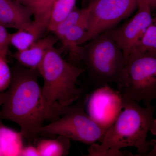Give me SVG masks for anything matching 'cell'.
<instances>
[{
	"label": "cell",
	"mask_w": 156,
	"mask_h": 156,
	"mask_svg": "<svg viewBox=\"0 0 156 156\" xmlns=\"http://www.w3.org/2000/svg\"><path fill=\"white\" fill-rule=\"evenodd\" d=\"M3 156L2 151V147H1V144H0V156Z\"/></svg>",
	"instance_id": "26"
},
{
	"label": "cell",
	"mask_w": 156,
	"mask_h": 156,
	"mask_svg": "<svg viewBox=\"0 0 156 156\" xmlns=\"http://www.w3.org/2000/svg\"><path fill=\"white\" fill-rule=\"evenodd\" d=\"M88 42L78 46L74 53L86 65L92 85L95 89L114 83L119 88L125 76L126 59L110 30Z\"/></svg>",
	"instance_id": "3"
},
{
	"label": "cell",
	"mask_w": 156,
	"mask_h": 156,
	"mask_svg": "<svg viewBox=\"0 0 156 156\" xmlns=\"http://www.w3.org/2000/svg\"><path fill=\"white\" fill-rule=\"evenodd\" d=\"M87 98L79 99L74 105L69 106L62 117L40 128L39 135H62L90 145L100 141L106 131L85 111Z\"/></svg>",
	"instance_id": "6"
},
{
	"label": "cell",
	"mask_w": 156,
	"mask_h": 156,
	"mask_svg": "<svg viewBox=\"0 0 156 156\" xmlns=\"http://www.w3.org/2000/svg\"><path fill=\"white\" fill-rule=\"evenodd\" d=\"M71 144L69 138L58 135L55 139L41 140L37 147L40 156H65L69 153Z\"/></svg>",
	"instance_id": "15"
},
{
	"label": "cell",
	"mask_w": 156,
	"mask_h": 156,
	"mask_svg": "<svg viewBox=\"0 0 156 156\" xmlns=\"http://www.w3.org/2000/svg\"><path fill=\"white\" fill-rule=\"evenodd\" d=\"M37 70L44 80L43 93L51 106L72 105L83 92L76 83L86 70L66 61L61 51L54 47L47 52Z\"/></svg>",
	"instance_id": "4"
},
{
	"label": "cell",
	"mask_w": 156,
	"mask_h": 156,
	"mask_svg": "<svg viewBox=\"0 0 156 156\" xmlns=\"http://www.w3.org/2000/svg\"><path fill=\"white\" fill-rule=\"evenodd\" d=\"M135 50L156 53V14L152 17L151 24L140 39Z\"/></svg>",
	"instance_id": "19"
},
{
	"label": "cell",
	"mask_w": 156,
	"mask_h": 156,
	"mask_svg": "<svg viewBox=\"0 0 156 156\" xmlns=\"http://www.w3.org/2000/svg\"><path fill=\"white\" fill-rule=\"evenodd\" d=\"M20 156H40L37 147L32 145L23 147Z\"/></svg>",
	"instance_id": "22"
},
{
	"label": "cell",
	"mask_w": 156,
	"mask_h": 156,
	"mask_svg": "<svg viewBox=\"0 0 156 156\" xmlns=\"http://www.w3.org/2000/svg\"><path fill=\"white\" fill-rule=\"evenodd\" d=\"M123 101L119 91L115 90L108 85L99 87L87 96V113L106 131L122 110Z\"/></svg>",
	"instance_id": "8"
},
{
	"label": "cell",
	"mask_w": 156,
	"mask_h": 156,
	"mask_svg": "<svg viewBox=\"0 0 156 156\" xmlns=\"http://www.w3.org/2000/svg\"><path fill=\"white\" fill-rule=\"evenodd\" d=\"M58 40L55 35L41 38L27 49L14 53L12 57L26 67L38 69L47 52L54 47Z\"/></svg>",
	"instance_id": "11"
},
{
	"label": "cell",
	"mask_w": 156,
	"mask_h": 156,
	"mask_svg": "<svg viewBox=\"0 0 156 156\" xmlns=\"http://www.w3.org/2000/svg\"><path fill=\"white\" fill-rule=\"evenodd\" d=\"M11 83L5 101L0 111L2 119L19 125L23 138L32 142L46 120L58 119L68 106L48 104L38 82L37 69L17 63L11 69Z\"/></svg>",
	"instance_id": "1"
},
{
	"label": "cell",
	"mask_w": 156,
	"mask_h": 156,
	"mask_svg": "<svg viewBox=\"0 0 156 156\" xmlns=\"http://www.w3.org/2000/svg\"><path fill=\"white\" fill-rule=\"evenodd\" d=\"M138 1H142V2H145L147 3V4H148L149 5V3L151 0H138Z\"/></svg>",
	"instance_id": "25"
},
{
	"label": "cell",
	"mask_w": 156,
	"mask_h": 156,
	"mask_svg": "<svg viewBox=\"0 0 156 156\" xmlns=\"http://www.w3.org/2000/svg\"><path fill=\"white\" fill-rule=\"evenodd\" d=\"M76 0H53L47 30L53 33L57 26L76 7Z\"/></svg>",
	"instance_id": "16"
},
{
	"label": "cell",
	"mask_w": 156,
	"mask_h": 156,
	"mask_svg": "<svg viewBox=\"0 0 156 156\" xmlns=\"http://www.w3.org/2000/svg\"><path fill=\"white\" fill-rule=\"evenodd\" d=\"M7 55L0 53V92L9 88L11 83V71L7 63Z\"/></svg>",
	"instance_id": "20"
},
{
	"label": "cell",
	"mask_w": 156,
	"mask_h": 156,
	"mask_svg": "<svg viewBox=\"0 0 156 156\" xmlns=\"http://www.w3.org/2000/svg\"><path fill=\"white\" fill-rule=\"evenodd\" d=\"M7 97V92H0V106L2 105L5 101Z\"/></svg>",
	"instance_id": "24"
},
{
	"label": "cell",
	"mask_w": 156,
	"mask_h": 156,
	"mask_svg": "<svg viewBox=\"0 0 156 156\" xmlns=\"http://www.w3.org/2000/svg\"><path fill=\"white\" fill-rule=\"evenodd\" d=\"M32 17L30 9L15 0H0V23L6 28H29L33 23Z\"/></svg>",
	"instance_id": "10"
},
{
	"label": "cell",
	"mask_w": 156,
	"mask_h": 156,
	"mask_svg": "<svg viewBox=\"0 0 156 156\" xmlns=\"http://www.w3.org/2000/svg\"><path fill=\"white\" fill-rule=\"evenodd\" d=\"M151 141L152 144L151 149L144 156H156V140L152 139Z\"/></svg>",
	"instance_id": "23"
},
{
	"label": "cell",
	"mask_w": 156,
	"mask_h": 156,
	"mask_svg": "<svg viewBox=\"0 0 156 156\" xmlns=\"http://www.w3.org/2000/svg\"><path fill=\"white\" fill-rule=\"evenodd\" d=\"M0 114V144L3 156H20L23 147L21 132H17L4 126Z\"/></svg>",
	"instance_id": "12"
},
{
	"label": "cell",
	"mask_w": 156,
	"mask_h": 156,
	"mask_svg": "<svg viewBox=\"0 0 156 156\" xmlns=\"http://www.w3.org/2000/svg\"><path fill=\"white\" fill-rule=\"evenodd\" d=\"M138 0H89L84 43L114 29L137 9Z\"/></svg>",
	"instance_id": "7"
},
{
	"label": "cell",
	"mask_w": 156,
	"mask_h": 156,
	"mask_svg": "<svg viewBox=\"0 0 156 156\" xmlns=\"http://www.w3.org/2000/svg\"><path fill=\"white\" fill-rule=\"evenodd\" d=\"M10 35L7 28L0 23V53L8 54Z\"/></svg>",
	"instance_id": "21"
},
{
	"label": "cell",
	"mask_w": 156,
	"mask_h": 156,
	"mask_svg": "<svg viewBox=\"0 0 156 156\" xmlns=\"http://www.w3.org/2000/svg\"><path fill=\"white\" fill-rule=\"evenodd\" d=\"M123 99V108L119 116L105 132L101 144L90 145L87 156H134L121 151L124 148L134 147L138 156H144L151 150V142L147 138L149 132L156 135L155 108L151 105L142 107L135 101Z\"/></svg>",
	"instance_id": "2"
},
{
	"label": "cell",
	"mask_w": 156,
	"mask_h": 156,
	"mask_svg": "<svg viewBox=\"0 0 156 156\" xmlns=\"http://www.w3.org/2000/svg\"><path fill=\"white\" fill-rule=\"evenodd\" d=\"M87 16L86 8L79 9L76 6L67 17L57 26L53 33L58 40H61L69 29L87 19Z\"/></svg>",
	"instance_id": "18"
},
{
	"label": "cell",
	"mask_w": 156,
	"mask_h": 156,
	"mask_svg": "<svg viewBox=\"0 0 156 156\" xmlns=\"http://www.w3.org/2000/svg\"><path fill=\"white\" fill-rule=\"evenodd\" d=\"M119 89L123 98L151 105L156 99V53L137 50L132 52L126 60L124 80Z\"/></svg>",
	"instance_id": "5"
},
{
	"label": "cell",
	"mask_w": 156,
	"mask_h": 156,
	"mask_svg": "<svg viewBox=\"0 0 156 156\" xmlns=\"http://www.w3.org/2000/svg\"><path fill=\"white\" fill-rule=\"evenodd\" d=\"M87 32V23L86 19L74 26L66 33L60 40L63 48L74 53L78 46L84 44Z\"/></svg>",
	"instance_id": "17"
},
{
	"label": "cell",
	"mask_w": 156,
	"mask_h": 156,
	"mask_svg": "<svg viewBox=\"0 0 156 156\" xmlns=\"http://www.w3.org/2000/svg\"><path fill=\"white\" fill-rule=\"evenodd\" d=\"M151 7L147 3L138 1L136 14L128 22L110 30L113 38L122 49L126 62L137 44L152 20Z\"/></svg>",
	"instance_id": "9"
},
{
	"label": "cell",
	"mask_w": 156,
	"mask_h": 156,
	"mask_svg": "<svg viewBox=\"0 0 156 156\" xmlns=\"http://www.w3.org/2000/svg\"><path fill=\"white\" fill-rule=\"evenodd\" d=\"M45 30L33 21L29 28L18 30L14 33L10 34L9 44L16 48L17 51L25 50L41 38Z\"/></svg>",
	"instance_id": "13"
},
{
	"label": "cell",
	"mask_w": 156,
	"mask_h": 156,
	"mask_svg": "<svg viewBox=\"0 0 156 156\" xmlns=\"http://www.w3.org/2000/svg\"><path fill=\"white\" fill-rule=\"evenodd\" d=\"M31 11L33 21L47 30L53 0H15Z\"/></svg>",
	"instance_id": "14"
}]
</instances>
